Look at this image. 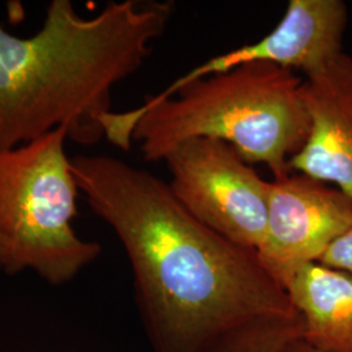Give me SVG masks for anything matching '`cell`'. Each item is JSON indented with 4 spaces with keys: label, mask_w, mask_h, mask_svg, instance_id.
<instances>
[{
    "label": "cell",
    "mask_w": 352,
    "mask_h": 352,
    "mask_svg": "<svg viewBox=\"0 0 352 352\" xmlns=\"http://www.w3.org/2000/svg\"><path fill=\"white\" fill-rule=\"evenodd\" d=\"M6 269H7V252L4 248V244L0 240V272L6 273Z\"/></svg>",
    "instance_id": "cell-13"
},
{
    "label": "cell",
    "mask_w": 352,
    "mask_h": 352,
    "mask_svg": "<svg viewBox=\"0 0 352 352\" xmlns=\"http://www.w3.org/2000/svg\"><path fill=\"white\" fill-rule=\"evenodd\" d=\"M318 263L352 276V225L327 248Z\"/></svg>",
    "instance_id": "cell-11"
},
{
    "label": "cell",
    "mask_w": 352,
    "mask_h": 352,
    "mask_svg": "<svg viewBox=\"0 0 352 352\" xmlns=\"http://www.w3.org/2000/svg\"><path fill=\"white\" fill-rule=\"evenodd\" d=\"M302 88V78L286 67L243 64L148 97L135 110L109 113L104 139L124 151L138 142L148 162H162L186 140H221L278 179L289 174L291 158L309 135Z\"/></svg>",
    "instance_id": "cell-3"
},
{
    "label": "cell",
    "mask_w": 352,
    "mask_h": 352,
    "mask_svg": "<svg viewBox=\"0 0 352 352\" xmlns=\"http://www.w3.org/2000/svg\"><path fill=\"white\" fill-rule=\"evenodd\" d=\"M309 135L289 161V173L311 176L352 200V56L342 52L302 78Z\"/></svg>",
    "instance_id": "cell-8"
},
{
    "label": "cell",
    "mask_w": 352,
    "mask_h": 352,
    "mask_svg": "<svg viewBox=\"0 0 352 352\" xmlns=\"http://www.w3.org/2000/svg\"><path fill=\"white\" fill-rule=\"evenodd\" d=\"M347 24L349 7L342 0H289L285 16L272 33L197 65L162 93L254 62L276 63L307 77L343 52Z\"/></svg>",
    "instance_id": "cell-7"
},
{
    "label": "cell",
    "mask_w": 352,
    "mask_h": 352,
    "mask_svg": "<svg viewBox=\"0 0 352 352\" xmlns=\"http://www.w3.org/2000/svg\"><path fill=\"white\" fill-rule=\"evenodd\" d=\"M64 126L0 151V240L7 274L32 270L47 283L72 280L101 254L74 228L78 184L64 149Z\"/></svg>",
    "instance_id": "cell-4"
},
{
    "label": "cell",
    "mask_w": 352,
    "mask_h": 352,
    "mask_svg": "<svg viewBox=\"0 0 352 352\" xmlns=\"http://www.w3.org/2000/svg\"><path fill=\"white\" fill-rule=\"evenodd\" d=\"M351 225L349 196L311 176L289 173L270 182L266 231L257 253L286 289L298 270L318 263Z\"/></svg>",
    "instance_id": "cell-6"
},
{
    "label": "cell",
    "mask_w": 352,
    "mask_h": 352,
    "mask_svg": "<svg viewBox=\"0 0 352 352\" xmlns=\"http://www.w3.org/2000/svg\"><path fill=\"white\" fill-rule=\"evenodd\" d=\"M302 318H260L239 327L218 340L208 352H279L289 342L302 338Z\"/></svg>",
    "instance_id": "cell-10"
},
{
    "label": "cell",
    "mask_w": 352,
    "mask_h": 352,
    "mask_svg": "<svg viewBox=\"0 0 352 352\" xmlns=\"http://www.w3.org/2000/svg\"><path fill=\"white\" fill-rule=\"evenodd\" d=\"M71 166L126 251L153 352H208L256 320L299 315L257 251L197 221L161 177L101 154Z\"/></svg>",
    "instance_id": "cell-1"
},
{
    "label": "cell",
    "mask_w": 352,
    "mask_h": 352,
    "mask_svg": "<svg viewBox=\"0 0 352 352\" xmlns=\"http://www.w3.org/2000/svg\"><path fill=\"white\" fill-rule=\"evenodd\" d=\"M302 316V340L320 352H352V276L320 263L302 266L286 286Z\"/></svg>",
    "instance_id": "cell-9"
},
{
    "label": "cell",
    "mask_w": 352,
    "mask_h": 352,
    "mask_svg": "<svg viewBox=\"0 0 352 352\" xmlns=\"http://www.w3.org/2000/svg\"><path fill=\"white\" fill-rule=\"evenodd\" d=\"M174 11L168 0H123L87 19L52 0L33 36L0 25V151L60 126L78 145L104 139L113 89L145 63Z\"/></svg>",
    "instance_id": "cell-2"
},
{
    "label": "cell",
    "mask_w": 352,
    "mask_h": 352,
    "mask_svg": "<svg viewBox=\"0 0 352 352\" xmlns=\"http://www.w3.org/2000/svg\"><path fill=\"white\" fill-rule=\"evenodd\" d=\"M279 352H320L314 347H311L308 343H305L302 338L291 340Z\"/></svg>",
    "instance_id": "cell-12"
},
{
    "label": "cell",
    "mask_w": 352,
    "mask_h": 352,
    "mask_svg": "<svg viewBox=\"0 0 352 352\" xmlns=\"http://www.w3.org/2000/svg\"><path fill=\"white\" fill-rule=\"evenodd\" d=\"M174 196L189 213L227 240L257 251L267 223L270 182L221 140H186L162 161Z\"/></svg>",
    "instance_id": "cell-5"
}]
</instances>
